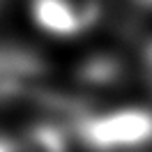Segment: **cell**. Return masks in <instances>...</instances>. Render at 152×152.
Segmentation results:
<instances>
[{
  "label": "cell",
  "instance_id": "obj_2",
  "mask_svg": "<svg viewBox=\"0 0 152 152\" xmlns=\"http://www.w3.org/2000/svg\"><path fill=\"white\" fill-rule=\"evenodd\" d=\"M46 67L28 51L0 48V102L28 99L44 92Z\"/></svg>",
  "mask_w": 152,
  "mask_h": 152
},
{
  "label": "cell",
  "instance_id": "obj_4",
  "mask_svg": "<svg viewBox=\"0 0 152 152\" xmlns=\"http://www.w3.org/2000/svg\"><path fill=\"white\" fill-rule=\"evenodd\" d=\"M32 14L39 26L53 35H76L81 32L76 26L74 16L67 12V7L60 0H35Z\"/></svg>",
  "mask_w": 152,
  "mask_h": 152
},
{
  "label": "cell",
  "instance_id": "obj_7",
  "mask_svg": "<svg viewBox=\"0 0 152 152\" xmlns=\"http://www.w3.org/2000/svg\"><path fill=\"white\" fill-rule=\"evenodd\" d=\"M145 67H148V76H150V83H152V42L145 46Z\"/></svg>",
  "mask_w": 152,
  "mask_h": 152
},
{
  "label": "cell",
  "instance_id": "obj_5",
  "mask_svg": "<svg viewBox=\"0 0 152 152\" xmlns=\"http://www.w3.org/2000/svg\"><path fill=\"white\" fill-rule=\"evenodd\" d=\"M60 2L74 16L78 30L92 28L99 21V14H102V2L99 0H60Z\"/></svg>",
  "mask_w": 152,
  "mask_h": 152
},
{
  "label": "cell",
  "instance_id": "obj_1",
  "mask_svg": "<svg viewBox=\"0 0 152 152\" xmlns=\"http://www.w3.org/2000/svg\"><path fill=\"white\" fill-rule=\"evenodd\" d=\"M76 134L95 152L138 150L152 143V113L127 108L95 118H78Z\"/></svg>",
  "mask_w": 152,
  "mask_h": 152
},
{
  "label": "cell",
  "instance_id": "obj_3",
  "mask_svg": "<svg viewBox=\"0 0 152 152\" xmlns=\"http://www.w3.org/2000/svg\"><path fill=\"white\" fill-rule=\"evenodd\" d=\"M16 152H67V136L58 124H35L14 138Z\"/></svg>",
  "mask_w": 152,
  "mask_h": 152
},
{
  "label": "cell",
  "instance_id": "obj_6",
  "mask_svg": "<svg viewBox=\"0 0 152 152\" xmlns=\"http://www.w3.org/2000/svg\"><path fill=\"white\" fill-rule=\"evenodd\" d=\"M0 152H16L14 138H2V136H0Z\"/></svg>",
  "mask_w": 152,
  "mask_h": 152
}]
</instances>
